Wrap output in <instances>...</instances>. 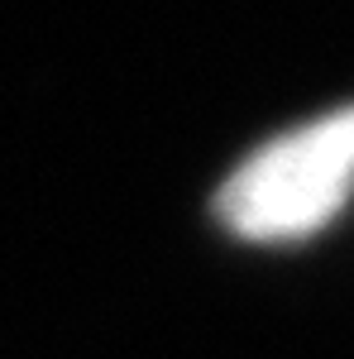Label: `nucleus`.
<instances>
[{
  "label": "nucleus",
  "mask_w": 354,
  "mask_h": 359,
  "mask_svg": "<svg viewBox=\"0 0 354 359\" xmlns=\"http://www.w3.org/2000/svg\"><path fill=\"white\" fill-rule=\"evenodd\" d=\"M350 168L354 120L335 111L249 154L216 192V216L230 235L254 245L306 240L326 221H335V211L345 206Z\"/></svg>",
  "instance_id": "nucleus-1"
}]
</instances>
